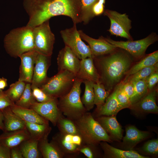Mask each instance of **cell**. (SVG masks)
I'll return each instance as SVG.
<instances>
[{
    "label": "cell",
    "instance_id": "obj_46",
    "mask_svg": "<svg viewBox=\"0 0 158 158\" xmlns=\"http://www.w3.org/2000/svg\"><path fill=\"white\" fill-rule=\"evenodd\" d=\"M17 146L11 149V158H23L22 154Z\"/></svg>",
    "mask_w": 158,
    "mask_h": 158
},
{
    "label": "cell",
    "instance_id": "obj_41",
    "mask_svg": "<svg viewBox=\"0 0 158 158\" xmlns=\"http://www.w3.org/2000/svg\"><path fill=\"white\" fill-rule=\"evenodd\" d=\"M119 88L130 99L134 92V85L133 83L126 81L121 83L118 85Z\"/></svg>",
    "mask_w": 158,
    "mask_h": 158
},
{
    "label": "cell",
    "instance_id": "obj_31",
    "mask_svg": "<svg viewBox=\"0 0 158 158\" xmlns=\"http://www.w3.org/2000/svg\"><path fill=\"white\" fill-rule=\"evenodd\" d=\"M158 63L142 68L133 74L126 78L123 82H133L145 80L152 73L158 71Z\"/></svg>",
    "mask_w": 158,
    "mask_h": 158
},
{
    "label": "cell",
    "instance_id": "obj_29",
    "mask_svg": "<svg viewBox=\"0 0 158 158\" xmlns=\"http://www.w3.org/2000/svg\"><path fill=\"white\" fill-rule=\"evenodd\" d=\"M132 83L133 84L134 89L133 93L130 99L131 105L139 100L149 91L145 79Z\"/></svg>",
    "mask_w": 158,
    "mask_h": 158
},
{
    "label": "cell",
    "instance_id": "obj_48",
    "mask_svg": "<svg viewBox=\"0 0 158 158\" xmlns=\"http://www.w3.org/2000/svg\"><path fill=\"white\" fill-rule=\"evenodd\" d=\"M72 140L74 143L76 145H80L82 141L81 137L77 135H73L72 138Z\"/></svg>",
    "mask_w": 158,
    "mask_h": 158
},
{
    "label": "cell",
    "instance_id": "obj_5",
    "mask_svg": "<svg viewBox=\"0 0 158 158\" xmlns=\"http://www.w3.org/2000/svg\"><path fill=\"white\" fill-rule=\"evenodd\" d=\"M76 78L75 74L68 71H59L53 76L49 78L46 82L39 87L53 97H61L70 91Z\"/></svg>",
    "mask_w": 158,
    "mask_h": 158
},
{
    "label": "cell",
    "instance_id": "obj_19",
    "mask_svg": "<svg viewBox=\"0 0 158 158\" xmlns=\"http://www.w3.org/2000/svg\"><path fill=\"white\" fill-rule=\"evenodd\" d=\"M112 140L120 141L123 137V130L115 116L99 118L97 121Z\"/></svg>",
    "mask_w": 158,
    "mask_h": 158
},
{
    "label": "cell",
    "instance_id": "obj_44",
    "mask_svg": "<svg viewBox=\"0 0 158 158\" xmlns=\"http://www.w3.org/2000/svg\"><path fill=\"white\" fill-rule=\"evenodd\" d=\"M105 0H99L93 6L92 12L95 16L102 14L104 12Z\"/></svg>",
    "mask_w": 158,
    "mask_h": 158
},
{
    "label": "cell",
    "instance_id": "obj_15",
    "mask_svg": "<svg viewBox=\"0 0 158 158\" xmlns=\"http://www.w3.org/2000/svg\"><path fill=\"white\" fill-rule=\"evenodd\" d=\"M157 94V89L154 88L129 108L135 112L157 114L158 112V107L156 103Z\"/></svg>",
    "mask_w": 158,
    "mask_h": 158
},
{
    "label": "cell",
    "instance_id": "obj_37",
    "mask_svg": "<svg viewBox=\"0 0 158 158\" xmlns=\"http://www.w3.org/2000/svg\"><path fill=\"white\" fill-rule=\"evenodd\" d=\"M142 150L145 153L148 154H158V139H154L147 141L142 146Z\"/></svg>",
    "mask_w": 158,
    "mask_h": 158
},
{
    "label": "cell",
    "instance_id": "obj_32",
    "mask_svg": "<svg viewBox=\"0 0 158 158\" xmlns=\"http://www.w3.org/2000/svg\"><path fill=\"white\" fill-rule=\"evenodd\" d=\"M99 0H81V16L82 22L87 24L93 17H94L92 8L94 5Z\"/></svg>",
    "mask_w": 158,
    "mask_h": 158
},
{
    "label": "cell",
    "instance_id": "obj_26",
    "mask_svg": "<svg viewBox=\"0 0 158 158\" xmlns=\"http://www.w3.org/2000/svg\"><path fill=\"white\" fill-rule=\"evenodd\" d=\"M38 141L30 138L21 143L19 148L23 158H38L39 157L38 147Z\"/></svg>",
    "mask_w": 158,
    "mask_h": 158
},
{
    "label": "cell",
    "instance_id": "obj_11",
    "mask_svg": "<svg viewBox=\"0 0 158 158\" xmlns=\"http://www.w3.org/2000/svg\"><path fill=\"white\" fill-rule=\"evenodd\" d=\"M58 72L67 70L75 75L79 69L80 60L68 47H65L59 52L57 57Z\"/></svg>",
    "mask_w": 158,
    "mask_h": 158
},
{
    "label": "cell",
    "instance_id": "obj_35",
    "mask_svg": "<svg viewBox=\"0 0 158 158\" xmlns=\"http://www.w3.org/2000/svg\"><path fill=\"white\" fill-rule=\"evenodd\" d=\"M40 145V150L42 155L45 158H59L60 157L59 152L52 144L44 140Z\"/></svg>",
    "mask_w": 158,
    "mask_h": 158
},
{
    "label": "cell",
    "instance_id": "obj_2",
    "mask_svg": "<svg viewBox=\"0 0 158 158\" xmlns=\"http://www.w3.org/2000/svg\"><path fill=\"white\" fill-rule=\"evenodd\" d=\"M92 57L99 76V81L109 92L121 81L131 63L128 56L119 52L107 56Z\"/></svg>",
    "mask_w": 158,
    "mask_h": 158
},
{
    "label": "cell",
    "instance_id": "obj_6",
    "mask_svg": "<svg viewBox=\"0 0 158 158\" xmlns=\"http://www.w3.org/2000/svg\"><path fill=\"white\" fill-rule=\"evenodd\" d=\"M49 20L33 28V29L34 50L40 54L47 56H51L55 41Z\"/></svg>",
    "mask_w": 158,
    "mask_h": 158
},
{
    "label": "cell",
    "instance_id": "obj_12",
    "mask_svg": "<svg viewBox=\"0 0 158 158\" xmlns=\"http://www.w3.org/2000/svg\"><path fill=\"white\" fill-rule=\"evenodd\" d=\"M51 56L38 54L35 61L31 84V87H39L47 80L48 69L51 65Z\"/></svg>",
    "mask_w": 158,
    "mask_h": 158
},
{
    "label": "cell",
    "instance_id": "obj_1",
    "mask_svg": "<svg viewBox=\"0 0 158 158\" xmlns=\"http://www.w3.org/2000/svg\"><path fill=\"white\" fill-rule=\"evenodd\" d=\"M81 0H26L25 9L29 19L26 25L33 28L51 17L65 16L73 23H82Z\"/></svg>",
    "mask_w": 158,
    "mask_h": 158
},
{
    "label": "cell",
    "instance_id": "obj_4",
    "mask_svg": "<svg viewBox=\"0 0 158 158\" xmlns=\"http://www.w3.org/2000/svg\"><path fill=\"white\" fill-rule=\"evenodd\" d=\"M77 126L81 136L88 144H95L101 141L112 142L101 125L90 114L80 118L77 122Z\"/></svg>",
    "mask_w": 158,
    "mask_h": 158
},
{
    "label": "cell",
    "instance_id": "obj_22",
    "mask_svg": "<svg viewBox=\"0 0 158 158\" xmlns=\"http://www.w3.org/2000/svg\"><path fill=\"white\" fill-rule=\"evenodd\" d=\"M4 117V131H12L26 128L25 122L12 110L10 107L1 111Z\"/></svg>",
    "mask_w": 158,
    "mask_h": 158
},
{
    "label": "cell",
    "instance_id": "obj_27",
    "mask_svg": "<svg viewBox=\"0 0 158 158\" xmlns=\"http://www.w3.org/2000/svg\"><path fill=\"white\" fill-rule=\"evenodd\" d=\"M83 83L85 85V90L81 100L87 109L90 110L95 105L93 83L88 80H84Z\"/></svg>",
    "mask_w": 158,
    "mask_h": 158
},
{
    "label": "cell",
    "instance_id": "obj_7",
    "mask_svg": "<svg viewBox=\"0 0 158 158\" xmlns=\"http://www.w3.org/2000/svg\"><path fill=\"white\" fill-rule=\"evenodd\" d=\"M83 81L76 78L70 91L60 97L59 104L65 115L71 116L80 115L85 110L80 97V86Z\"/></svg>",
    "mask_w": 158,
    "mask_h": 158
},
{
    "label": "cell",
    "instance_id": "obj_36",
    "mask_svg": "<svg viewBox=\"0 0 158 158\" xmlns=\"http://www.w3.org/2000/svg\"><path fill=\"white\" fill-rule=\"evenodd\" d=\"M31 89L34 98L38 102H46L55 98L47 94L39 87H34Z\"/></svg>",
    "mask_w": 158,
    "mask_h": 158
},
{
    "label": "cell",
    "instance_id": "obj_21",
    "mask_svg": "<svg viewBox=\"0 0 158 158\" xmlns=\"http://www.w3.org/2000/svg\"><path fill=\"white\" fill-rule=\"evenodd\" d=\"M105 156L110 158H148L132 150H125L116 148L104 141L101 144Z\"/></svg>",
    "mask_w": 158,
    "mask_h": 158
},
{
    "label": "cell",
    "instance_id": "obj_34",
    "mask_svg": "<svg viewBox=\"0 0 158 158\" xmlns=\"http://www.w3.org/2000/svg\"><path fill=\"white\" fill-rule=\"evenodd\" d=\"M25 122L26 128L31 138L39 140L43 137L47 129V123Z\"/></svg>",
    "mask_w": 158,
    "mask_h": 158
},
{
    "label": "cell",
    "instance_id": "obj_10",
    "mask_svg": "<svg viewBox=\"0 0 158 158\" xmlns=\"http://www.w3.org/2000/svg\"><path fill=\"white\" fill-rule=\"evenodd\" d=\"M104 39L117 48L124 49L128 52L134 57L139 58L145 54L148 47L157 40V37L154 34H151L146 37L138 40H129L118 41L109 38Z\"/></svg>",
    "mask_w": 158,
    "mask_h": 158
},
{
    "label": "cell",
    "instance_id": "obj_24",
    "mask_svg": "<svg viewBox=\"0 0 158 158\" xmlns=\"http://www.w3.org/2000/svg\"><path fill=\"white\" fill-rule=\"evenodd\" d=\"M116 88L106 99L104 103L99 109L100 115L115 116L123 108L119 104L116 97Z\"/></svg>",
    "mask_w": 158,
    "mask_h": 158
},
{
    "label": "cell",
    "instance_id": "obj_8",
    "mask_svg": "<svg viewBox=\"0 0 158 158\" xmlns=\"http://www.w3.org/2000/svg\"><path fill=\"white\" fill-rule=\"evenodd\" d=\"M76 24L73 23L72 27L60 32L65 46L69 47L80 60L92 57L90 47L82 40Z\"/></svg>",
    "mask_w": 158,
    "mask_h": 158
},
{
    "label": "cell",
    "instance_id": "obj_28",
    "mask_svg": "<svg viewBox=\"0 0 158 158\" xmlns=\"http://www.w3.org/2000/svg\"><path fill=\"white\" fill-rule=\"evenodd\" d=\"M26 84L25 82L18 80L11 84L9 88L4 92L9 98L15 103L23 94Z\"/></svg>",
    "mask_w": 158,
    "mask_h": 158
},
{
    "label": "cell",
    "instance_id": "obj_20",
    "mask_svg": "<svg viewBox=\"0 0 158 158\" xmlns=\"http://www.w3.org/2000/svg\"><path fill=\"white\" fill-rule=\"evenodd\" d=\"M150 135L148 131H142L133 126H129L126 128V135L123 138L122 144L125 149L132 150L137 144Z\"/></svg>",
    "mask_w": 158,
    "mask_h": 158
},
{
    "label": "cell",
    "instance_id": "obj_23",
    "mask_svg": "<svg viewBox=\"0 0 158 158\" xmlns=\"http://www.w3.org/2000/svg\"><path fill=\"white\" fill-rule=\"evenodd\" d=\"M10 107L12 111L25 122L40 124L47 123L44 118L31 108L22 107L15 104Z\"/></svg>",
    "mask_w": 158,
    "mask_h": 158
},
{
    "label": "cell",
    "instance_id": "obj_42",
    "mask_svg": "<svg viewBox=\"0 0 158 158\" xmlns=\"http://www.w3.org/2000/svg\"><path fill=\"white\" fill-rule=\"evenodd\" d=\"M73 135L67 134L63 139L62 143L64 147L67 150L72 151L76 148L77 145L73 143L72 139Z\"/></svg>",
    "mask_w": 158,
    "mask_h": 158
},
{
    "label": "cell",
    "instance_id": "obj_43",
    "mask_svg": "<svg viewBox=\"0 0 158 158\" xmlns=\"http://www.w3.org/2000/svg\"><path fill=\"white\" fill-rule=\"evenodd\" d=\"M145 80L149 90H151L154 88V86L158 82V71L152 73L145 79Z\"/></svg>",
    "mask_w": 158,
    "mask_h": 158
},
{
    "label": "cell",
    "instance_id": "obj_9",
    "mask_svg": "<svg viewBox=\"0 0 158 158\" xmlns=\"http://www.w3.org/2000/svg\"><path fill=\"white\" fill-rule=\"evenodd\" d=\"M104 14L110 20V26L108 31L111 34L126 38L129 40H132L129 33L131 28V21L126 14L106 10Z\"/></svg>",
    "mask_w": 158,
    "mask_h": 158
},
{
    "label": "cell",
    "instance_id": "obj_3",
    "mask_svg": "<svg viewBox=\"0 0 158 158\" xmlns=\"http://www.w3.org/2000/svg\"><path fill=\"white\" fill-rule=\"evenodd\" d=\"M33 28L26 25L11 30L5 36L4 45L7 52L14 58L34 50Z\"/></svg>",
    "mask_w": 158,
    "mask_h": 158
},
{
    "label": "cell",
    "instance_id": "obj_50",
    "mask_svg": "<svg viewBox=\"0 0 158 158\" xmlns=\"http://www.w3.org/2000/svg\"><path fill=\"white\" fill-rule=\"evenodd\" d=\"M4 117L2 111L0 110V129L4 130Z\"/></svg>",
    "mask_w": 158,
    "mask_h": 158
},
{
    "label": "cell",
    "instance_id": "obj_47",
    "mask_svg": "<svg viewBox=\"0 0 158 158\" xmlns=\"http://www.w3.org/2000/svg\"><path fill=\"white\" fill-rule=\"evenodd\" d=\"M81 152L83 153L88 158H92L93 155L90 149L88 147L83 148L80 150Z\"/></svg>",
    "mask_w": 158,
    "mask_h": 158
},
{
    "label": "cell",
    "instance_id": "obj_14",
    "mask_svg": "<svg viewBox=\"0 0 158 158\" xmlns=\"http://www.w3.org/2000/svg\"><path fill=\"white\" fill-rule=\"evenodd\" d=\"M38 54L35 50H32L25 52L19 56L21 63L18 80L31 83L34 67Z\"/></svg>",
    "mask_w": 158,
    "mask_h": 158
},
{
    "label": "cell",
    "instance_id": "obj_39",
    "mask_svg": "<svg viewBox=\"0 0 158 158\" xmlns=\"http://www.w3.org/2000/svg\"><path fill=\"white\" fill-rule=\"evenodd\" d=\"M60 125L64 131L67 134L76 135L77 130L74 124L70 120L61 119L59 121Z\"/></svg>",
    "mask_w": 158,
    "mask_h": 158
},
{
    "label": "cell",
    "instance_id": "obj_38",
    "mask_svg": "<svg viewBox=\"0 0 158 158\" xmlns=\"http://www.w3.org/2000/svg\"><path fill=\"white\" fill-rule=\"evenodd\" d=\"M116 97L119 104L123 109L128 108L131 105L129 97L119 88L116 87Z\"/></svg>",
    "mask_w": 158,
    "mask_h": 158
},
{
    "label": "cell",
    "instance_id": "obj_45",
    "mask_svg": "<svg viewBox=\"0 0 158 158\" xmlns=\"http://www.w3.org/2000/svg\"><path fill=\"white\" fill-rule=\"evenodd\" d=\"M0 158H11V149L0 145Z\"/></svg>",
    "mask_w": 158,
    "mask_h": 158
},
{
    "label": "cell",
    "instance_id": "obj_17",
    "mask_svg": "<svg viewBox=\"0 0 158 158\" xmlns=\"http://www.w3.org/2000/svg\"><path fill=\"white\" fill-rule=\"evenodd\" d=\"M31 138L26 128L12 131H4L0 135V145L10 149Z\"/></svg>",
    "mask_w": 158,
    "mask_h": 158
},
{
    "label": "cell",
    "instance_id": "obj_18",
    "mask_svg": "<svg viewBox=\"0 0 158 158\" xmlns=\"http://www.w3.org/2000/svg\"><path fill=\"white\" fill-rule=\"evenodd\" d=\"M76 78L82 80L92 81L94 83L100 82L99 76L95 66L92 57L80 60V66L76 75Z\"/></svg>",
    "mask_w": 158,
    "mask_h": 158
},
{
    "label": "cell",
    "instance_id": "obj_40",
    "mask_svg": "<svg viewBox=\"0 0 158 158\" xmlns=\"http://www.w3.org/2000/svg\"><path fill=\"white\" fill-rule=\"evenodd\" d=\"M15 104L7 96L2 90H0V110L2 111Z\"/></svg>",
    "mask_w": 158,
    "mask_h": 158
},
{
    "label": "cell",
    "instance_id": "obj_16",
    "mask_svg": "<svg viewBox=\"0 0 158 158\" xmlns=\"http://www.w3.org/2000/svg\"><path fill=\"white\" fill-rule=\"evenodd\" d=\"M56 98L48 102H34L30 108L34 110L40 115L55 124L59 116V110Z\"/></svg>",
    "mask_w": 158,
    "mask_h": 158
},
{
    "label": "cell",
    "instance_id": "obj_30",
    "mask_svg": "<svg viewBox=\"0 0 158 158\" xmlns=\"http://www.w3.org/2000/svg\"><path fill=\"white\" fill-rule=\"evenodd\" d=\"M94 93V104L99 109L104 103L109 95L110 92L107 90L100 82L93 84Z\"/></svg>",
    "mask_w": 158,
    "mask_h": 158
},
{
    "label": "cell",
    "instance_id": "obj_13",
    "mask_svg": "<svg viewBox=\"0 0 158 158\" xmlns=\"http://www.w3.org/2000/svg\"><path fill=\"white\" fill-rule=\"evenodd\" d=\"M78 31L81 39L88 44L92 56L107 55L116 49V47L106 41L103 37L96 39L87 35L81 30H79Z\"/></svg>",
    "mask_w": 158,
    "mask_h": 158
},
{
    "label": "cell",
    "instance_id": "obj_49",
    "mask_svg": "<svg viewBox=\"0 0 158 158\" xmlns=\"http://www.w3.org/2000/svg\"><path fill=\"white\" fill-rule=\"evenodd\" d=\"M7 86V79L4 77L0 78V90H3Z\"/></svg>",
    "mask_w": 158,
    "mask_h": 158
},
{
    "label": "cell",
    "instance_id": "obj_33",
    "mask_svg": "<svg viewBox=\"0 0 158 158\" xmlns=\"http://www.w3.org/2000/svg\"><path fill=\"white\" fill-rule=\"evenodd\" d=\"M36 101L32 94L31 84L27 83L21 96L15 104L22 107L30 108L33 103Z\"/></svg>",
    "mask_w": 158,
    "mask_h": 158
},
{
    "label": "cell",
    "instance_id": "obj_25",
    "mask_svg": "<svg viewBox=\"0 0 158 158\" xmlns=\"http://www.w3.org/2000/svg\"><path fill=\"white\" fill-rule=\"evenodd\" d=\"M158 62V51H156L147 55L130 68L126 74V77L133 74L142 68L155 65Z\"/></svg>",
    "mask_w": 158,
    "mask_h": 158
}]
</instances>
